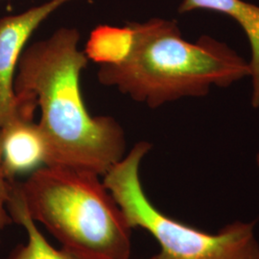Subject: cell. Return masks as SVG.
<instances>
[{
	"instance_id": "4",
	"label": "cell",
	"mask_w": 259,
	"mask_h": 259,
	"mask_svg": "<svg viewBox=\"0 0 259 259\" xmlns=\"http://www.w3.org/2000/svg\"><path fill=\"white\" fill-rule=\"evenodd\" d=\"M151 148L147 141L138 142L103 176L131 229L146 231L158 243L159 252L149 259H259L254 222L237 221L209 234L157 209L139 178L140 163Z\"/></svg>"
},
{
	"instance_id": "3",
	"label": "cell",
	"mask_w": 259,
	"mask_h": 259,
	"mask_svg": "<svg viewBox=\"0 0 259 259\" xmlns=\"http://www.w3.org/2000/svg\"><path fill=\"white\" fill-rule=\"evenodd\" d=\"M13 186L31 218L62 249L83 259L131 257L132 229L100 176L42 166Z\"/></svg>"
},
{
	"instance_id": "11",
	"label": "cell",
	"mask_w": 259,
	"mask_h": 259,
	"mask_svg": "<svg viewBox=\"0 0 259 259\" xmlns=\"http://www.w3.org/2000/svg\"><path fill=\"white\" fill-rule=\"evenodd\" d=\"M256 161H257V165H258L259 168V154L257 155V157H256Z\"/></svg>"
},
{
	"instance_id": "1",
	"label": "cell",
	"mask_w": 259,
	"mask_h": 259,
	"mask_svg": "<svg viewBox=\"0 0 259 259\" xmlns=\"http://www.w3.org/2000/svg\"><path fill=\"white\" fill-rule=\"evenodd\" d=\"M80 33L62 27L51 37L25 47L14 81L18 97H32L40 109L37 122L47 145L46 166H60L104 176L125 157L126 139L110 116L87 110L80 76L88 57L78 49Z\"/></svg>"
},
{
	"instance_id": "8",
	"label": "cell",
	"mask_w": 259,
	"mask_h": 259,
	"mask_svg": "<svg viewBox=\"0 0 259 259\" xmlns=\"http://www.w3.org/2000/svg\"><path fill=\"white\" fill-rule=\"evenodd\" d=\"M8 210L13 222L20 225L27 235V240L19 244L10 252L7 259H83L62 248L52 246L29 215L25 205L12 185Z\"/></svg>"
},
{
	"instance_id": "6",
	"label": "cell",
	"mask_w": 259,
	"mask_h": 259,
	"mask_svg": "<svg viewBox=\"0 0 259 259\" xmlns=\"http://www.w3.org/2000/svg\"><path fill=\"white\" fill-rule=\"evenodd\" d=\"M37 108L34 99H19L18 113L0 130L1 162L10 182L47 164L46 141L33 120Z\"/></svg>"
},
{
	"instance_id": "10",
	"label": "cell",
	"mask_w": 259,
	"mask_h": 259,
	"mask_svg": "<svg viewBox=\"0 0 259 259\" xmlns=\"http://www.w3.org/2000/svg\"><path fill=\"white\" fill-rule=\"evenodd\" d=\"M13 182L5 176L2 162H1V153H0V244H1V236L4 230L13 224V219L10 215L8 210V203H9L11 192H12Z\"/></svg>"
},
{
	"instance_id": "7",
	"label": "cell",
	"mask_w": 259,
	"mask_h": 259,
	"mask_svg": "<svg viewBox=\"0 0 259 259\" xmlns=\"http://www.w3.org/2000/svg\"><path fill=\"white\" fill-rule=\"evenodd\" d=\"M194 10H208L228 15L247 35L250 46L251 106L259 108V6L243 0H184L179 7L181 14Z\"/></svg>"
},
{
	"instance_id": "5",
	"label": "cell",
	"mask_w": 259,
	"mask_h": 259,
	"mask_svg": "<svg viewBox=\"0 0 259 259\" xmlns=\"http://www.w3.org/2000/svg\"><path fill=\"white\" fill-rule=\"evenodd\" d=\"M71 0H49L19 15L0 19V130L19 111L14 81L19 58L42 21Z\"/></svg>"
},
{
	"instance_id": "9",
	"label": "cell",
	"mask_w": 259,
	"mask_h": 259,
	"mask_svg": "<svg viewBox=\"0 0 259 259\" xmlns=\"http://www.w3.org/2000/svg\"><path fill=\"white\" fill-rule=\"evenodd\" d=\"M133 41L129 23L124 27L99 25L89 38L84 54L89 60L103 65H115L128 55Z\"/></svg>"
},
{
	"instance_id": "2",
	"label": "cell",
	"mask_w": 259,
	"mask_h": 259,
	"mask_svg": "<svg viewBox=\"0 0 259 259\" xmlns=\"http://www.w3.org/2000/svg\"><path fill=\"white\" fill-rule=\"evenodd\" d=\"M129 24L133 41L128 55L118 64L101 65L97 77L150 108L203 97L212 85L228 88L250 76L249 63L228 45L207 35L188 41L176 21L151 19Z\"/></svg>"
}]
</instances>
